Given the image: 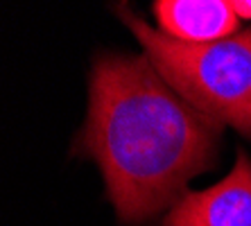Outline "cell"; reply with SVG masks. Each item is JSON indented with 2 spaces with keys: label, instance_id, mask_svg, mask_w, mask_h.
<instances>
[{
  "label": "cell",
  "instance_id": "3957f363",
  "mask_svg": "<svg viewBox=\"0 0 251 226\" xmlns=\"http://www.w3.org/2000/svg\"><path fill=\"white\" fill-rule=\"evenodd\" d=\"M163 226H251V158L240 151L233 170L220 183L186 192Z\"/></svg>",
  "mask_w": 251,
  "mask_h": 226
},
{
  "label": "cell",
  "instance_id": "6da1fadb",
  "mask_svg": "<svg viewBox=\"0 0 251 226\" xmlns=\"http://www.w3.org/2000/svg\"><path fill=\"white\" fill-rule=\"evenodd\" d=\"M88 93L73 151L100 165L123 224L152 220L193 176L217 168L222 122L186 102L147 57L98 54Z\"/></svg>",
  "mask_w": 251,
  "mask_h": 226
},
{
  "label": "cell",
  "instance_id": "7a4b0ae2",
  "mask_svg": "<svg viewBox=\"0 0 251 226\" xmlns=\"http://www.w3.org/2000/svg\"><path fill=\"white\" fill-rule=\"evenodd\" d=\"M118 16L143 43L158 75L186 102L251 140V27L213 43H181L150 27L127 5Z\"/></svg>",
  "mask_w": 251,
  "mask_h": 226
},
{
  "label": "cell",
  "instance_id": "5b68a950",
  "mask_svg": "<svg viewBox=\"0 0 251 226\" xmlns=\"http://www.w3.org/2000/svg\"><path fill=\"white\" fill-rule=\"evenodd\" d=\"M231 7H233V12H235L238 18H247V21H251V0H233Z\"/></svg>",
  "mask_w": 251,
  "mask_h": 226
},
{
  "label": "cell",
  "instance_id": "277c9868",
  "mask_svg": "<svg viewBox=\"0 0 251 226\" xmlns=\"http://www.w3.org/2000/svg\"><path fill=\"white\" fill-rule=\"evenodd\" d=\"M161 32L181 43H213L238 32L240 18L224 0H161L154 2Z\"/></svg>",
  "mask_w": 251,
  "mask_h": 226
}]
</instances>
